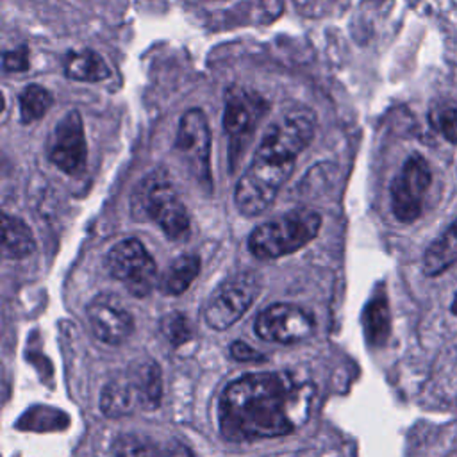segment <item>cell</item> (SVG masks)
<instances>
[{
  "instance_id": "cell-1",
  "label": "cell",
  "mask_w": 457,
  "mask_h": 457,
  "mask_svg": "<svg viewBox=\"0 0 457 457\" xmlns=\"http://www.w3.org/2000/svg\"><path fill=\"white\" fill-rule=\"evenodd\" d=\"M312 398V386L287 373L245 375L230 382L220 396L221 436L241 443L291 434L309 418Z\"/></svg>"
},
{
  "instance_id": "cell-2",
  "label": "cell",
  "mask_w": 457,
  "mask_h": 457,
  "mask_svg": "<svg viewBox=\"0 0 457 457\" xmlns=\"http://www.w3.org/2000/svg\"><path fill=\"white\" fill-rule=\"evenodd\" d=\"M312 136L314 116L307 109L287 112L264 132L250 166L236 186L234 202L241 214L257 216L273 204Z\"/></svg>"
},
{
  "instance_id": "cell-3",
  "label": "cell",
  "mask_w": 457,
  "mask_h": 457,
  "mask_svg": "<svg viewBox=\"0 0 457 457\" xmlns=\"http://www.w3.org/2000/svg\"><path fill=\"white\" fill-rule=\"evenodd\" d=\"M162 380L154 361H137L111 378L102 395L100 409L107 418L155 409L161 402Z\"/></svg>"
},
{
  "instance_id": "cell-4",
  "label": "cell",
  "mask_w": 457,
  "mask_h": 457,
  "mask_svg": "<svg viewBox=\"0 0 457 457\" xmlns=\"http://www.w3.org/2000/svg\"><path fill=\"white\" fill-rule=\"evenodd\" d=\"M320 228V212L298 207L255 227L248 237V250L257 259H277L305 246Z\"/></svg>"
},
{
  "instance_id": "cell-5",
  "label": "cell",
  "mask_w": 457,
  "mask_h": 457,
  "mask_svg": "<svg viewBox=\"0 0 457 457\" xmlns=\"http://www.w3.org/2000/svg\"><path fill=\"white\" fill-rule=\"evenodd\" d=\"M132 207L137 218L152 220L166 237L182 241L189 234L191 220L175 187L161 175L146 177L136 189Z\"/></svg>"
},
{
  "instance_id": "cell-6",
  "label": "cell",
  "mask_w": 457,
  "mask_h": 457,
  "mask_svg": "<svg viewBox=\"0 0 457 457\" xmlns=\"http://www.w3.org/2000/svg\"><path fill=\"white\" fill-rule=\"evenodd\" d=\"M266 109L268 107L262 98L246 89L232 87L227 91L223 127L228 141L230 171L237 170Z\"/></svg>"
},
{
  "instance_id": "cell-7",
  "label": "cell",
  "mask_w": 457,
  "mask_h": 457,
  "mask_svg": "<svg viewBox=\"0 0 457 457\" xmlns=\"http://www.w3.org/2000/svg\"><path fill=\"white\" fill-rule=\"evenodd\" d=\"M175 150L195 180L205 191H211V130L202 109L193 107L182 114L179 121Z\"/></svg>"
},
{
  "instance_id": "cell-8",
  "label": "cell",
  "mask_w": 457,
  "mask_h": 457,
  "mask_svg": "<svg viewBox=\"0 0 457 457\" xmlns=\"http://www.w3.org/2000/svg\"><path fill=\"white\" fill-rule=\"evenodd\" d=\"M105 266L109 273L137 298L148 296L159 282L152 255L143 243L134 237L116 243L107 253Z\"/></svg>"
},
{
  "instance_id": "cell-9",
  "label": "cell",
  "mask_w": 457,
  "mask_h": 457,
  "mask_svg": "<svg viewBox=\"0 0 457 457\" xmlns=\"http://www.w3.org/2000/svg\"><path fill=\"white\" fill-rule=\"evenodd\" d=\"M259 295V280L253 273H237L221 282L204 307L205 323L214 330L234 325Z\"/></svg>"
},
{
  "instance_id": "cell-10",
  "label": "cell",
  "mask_w": 457,
  "mask_h": 457,
  "mask_svg": "<svg viewBox=\"0 0 457 457\" xmlns=\"http://www.w3.org/2000/svg\"><path fill=\"white\" fill-rule=\"evenodd\" d=\"M430 182L432 173L428 162L418 154L411 155L391 184V209L398 221L412 223L418 220Z\"/></svg>"
},
{
  "instance_id": "cell-11",
  "label": "cell",
  "mask_w": 457,
  "mask_h": 457,
  "mask_svg": "<svg viewBox=\"0 0 457 457\" xmlns=\"http://www.w3.org/2000/svg\"><path fill=\"white\" fill-rule=\"evenodd\" d=\"M316 323L311 312L293 303H273L255 320V334L264 341L293 345L309 339Z\"/></svg>"
},
{
  "instance_id": "cell-12",
  "label": "cell",
  "mask_w": 457,
  "mask_h": 457,
  "mask_svg": "<svg viewBox=\"0 0 457 457\" xmlns=\"http://www.w3.org/2000/svg\"><path fill=\"white\" fill-rule=\"evenodd\" d=\"M50 161L68 175H79L86 168L87 146L84 137L82 118L77 111H68L52 132Z\"/></svg>"
},
{
  "instance_id": "cell-13",
  "label": "cell",
  "mask_w": 457,
  "mask_h": 457,
  "mask_svg": "<svg viewBox=\"0 0 457 457\" xmlns=\"http://www.w3.org/2000/svg\"><path fill=\"white\" fill-rule=\"evenodd\" d=\"M86 316L93 334L107 345L123 343L134 330L132 314L123 307L120 298L109 293L96 295L87 303Z\"/></svg>"
},
{
  "instance_id": "cell-14",
  "label": "cell",
  "mask_w": 457,
  "mask_h": 457,
  "mask_svg": "<svg viewBox=\"0 0 457 457\" xmlns=\"http://www.w3.org/2000/svg\"><path fill=\"white\" fill-rule=\"evenodd\" d=\"M198 273H200L198 255L195 253L179 255L175 261L170 262L166 271L161 275L157 287L164 295H180L193 284Z\"/></svg>"
},
{
  "instance_id": "cell-15",
  "label": "cell",
  "mask_w": 457,
  "mask_h": 457,
  "mask_svg": "<svg viewBox=\"0 0 457 457\" xmlns=\"http://www.w3.org/2000/svg\"><path fill=\"white\" fill-rule=\"evenodd\" d=\"M457 262V221L436 241L428 245L423 255V273L428 277L441 275Z\"/></svg>"
},
{
  "instance_id": "cell-16",
  "label": "cell",
  "mask_w": 457,
  "mask_h": 457,
  "mask_svg": "<svg viewBox=\"0 0 457 457\" xmlns=\"http://www.w3.org/2000/svg\"><path fill=\"white\" fill-rule=\"evenodd\" d=\"M64 73L80 82H98L111 75V70L102 55L95 50H79L71 52L64 62Z\"/></svg>"
},
{
  "instance_id": "cell-17",
  "label": "cell",
  "mask_w": 457,
  "mask_h": 457,
  "mask_svg": "<svg viewBox=\"0 0 457 457\" xmlns=\"http://www.w3.org/2000/svg\"><path fill=\"white\" fill-rule=\"evenodd\" d=\"M2 228H4L2 250H4L5 257L23 259L36 250V241H34L32 230L21 218L4 214Z\"/></svg>"
},
{
  "instance_id": "cell-18",
  "label": "cell",
  "mask_w": 457,
  "mask_h": 457,
  "mask_svg": "<svg viewBox=\"0 0 457 457\" xmlns=\"http://www.w3.org/2000/svg\"><path fill=\"white\" fill-rule=\"evenodd\" d=\"M364 332L370 345H384L389 337L391 328V318H389V305L387 296L384 291L377 293L364 309Z\"/></svg>"
},
{
  "instance_id": "cell-19",
  "label": "cell",
  "mask_w": 457,
  "mask_h": 457,
  "mask_svg": "<svg viewBox=\"0 0 457 457\" xmlns=\"http://www.w3.org/2000/svg\"><path fill=\"white\" fill-rule=\"evenodd\" d=\"M114 457H170L171 450L157 439L141 434H121L112 441Z\"/></svg>"
},
{
  "instance_id": "cell-20",
  "label": "cell",
  "mask_w": 457,
  "mask_h": 457,
  "mask_svg": "<svg viewBox=\"0 0 457 457\" xmlns=\"http://www.w3.org/2000/svg\"><path fill=\"white\" fill-rule=\"evenodd\" d=\"M52 93L39 86V84H30L27 86L21 95H20V116L23 123H34L39 118H43L48 109L52 107Z\"/></svg>"
},
{
  "instance_id": "cell-21",
  "label": "cell",
  "mask_w": 457,
  "mask_h": 457,
  "mask_svg": "<svg viewBox=\"0 0 457 457\" xmlns=\"http://www.w3.org/2000/svg\"><path fill=\"white\" fill-rule=\"evenodd\" d=\"M428 121L446 141L457 143V102L436 100L428 109Z\"/></svg>"
},
{
  "instance_id": "cell-22",
  "label": "cell",
  "mask_w": 457,
  "mask_h": 457,
  "mask_svg": "<svg viewBox=\"0 0 457 457\" xmlns=\"http://www.w3.org/2000/svg\"><path fill=\"white\" fill-rule=\"evenodd\" d=\"M161 332L166 336V339L175 345L180 346L184 343H187L193 336V328L189 320L182 314V312H168L162 320H161Z\"/></svg>"
},
{
  "instance_id": "cell-23",
  "label": "cell",
  "mask_w": 457,
  "mask_h": 457,
  "mask_svg": "<svg viewBox=\"0 0 457 457\" xmlns=\"http://www.w3.org/2000/svg\"><path fill=\"white\" fill-rule=\"evenodd\" d=\"M29 66H30V57L25 46L9 50L4 54V68L7 71H25Z\"/></svg>"
},
{
  "instance_id": "cell-24",
  "label": "cell",
  "mask_w": 457,
  "mask_h": 457,
  "mask_svg": "<svg viewBox=\"0 0 457 457\" xmlns=\"http://www.w3.org/2000/svg\"><path fill=\"white\" fill-rule=\"evenodd\" d=\"M230 352H232L234 359H237V361H255V359H261V353L255 352L253 348H250V346H248L246 343H243V341H236V343L232 345Z\"/></svg>"
},
{
  "instance_id": "cell-25",
  "label": "cell",
  "mask_w": 457,
  "mask_h": 457,
  "mask_svg": "<svg viewBox=\"0 0 457 457\" xmlns=\"http://www.w3.org/2000/svg\"><path fill=\"white\" fill-rule=\"evenodd\" d=\"M298 11H303V12H309V14H314V5L320 4V0H295Z\"/></svg>"
},
{
  "instance_id": "cell-26",
  "label": "cell",
  "mask_w": 457,
  "mask_h": 457,
  "mask_svg": "<svg viewBox=\"0 0 457 457\" xmlns=\"http://www.w3.org/2000/svg\"><path fill=\"white\" fill-rule=\"evenodd\" d=\"M452 312L457 316V295H455V298H453V302H452Z\"/></svg>"
}]
</instances>
